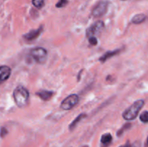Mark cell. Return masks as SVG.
Here are the masks:
<instances>
[{"label":"cell","mask_w":148,"mask_h":147,"mask_svg":"<svg viewBox=\"0 0 148 147\" xmlns=\"http://www.w3.org/2000/svg\"><path fill=\"white\" fill-rule=\"evenodd\" d=\"M13 97L17 107L20 108L27 106L29 100V92L25 87L18 86L13 92Z\"/></svg>","instance_id":"1"},{"label":"cell","mask_w":148,"mask_h":147,"mask_svg":"<svg viewBox=\"0 0 148 147\" xmlns=\"http://www.w3.org/2000/svg\"><path fill=\"white\" fill-rule=\"evenodd\" d=\"M145 102L143 99H139L134 102L130 108L123 112V118L127 120H134L138 115L142 108L144 106Z\"/></svg>","instance_id":"2"},{"label":"cell","mask_w":148,"mask_h":147,"mask_svg":"<svg viewBox=\"0 0 148 147\" xmlns=\"http://www.w3.org/2000/svg\"><path fill=\"white\" fill-rule=\"evenodd\" d=\"M30 56L38 63H43L47 59L48 53L47 50L43 48L37 47L32 49L30 51Z\"/></svg>","instance_id":"3"},{"label":"cell","mask_w":148,"mask_h":147,"mask_svg":"<svg viewBox=\"0 0 148 147\" xmlns=\"http://www.w3.org/2000/svg\"><path fill=\"white\" fill-rule=\"evenodd\" d=\"M104 22L101 20L95 22V23L90 26L86 30V35L88 38L92 37H96L103 30Z\"/></svg>","instance_id":"4"},{"label":"cell","mask_w":148,"mask_h":147,"mask_svg":"<svg viewBox=\"0 0 148 147\" xmlns=\"http://www.w3.org/2000/svg\"><path fill=\"white\" fill-rule=\"evenodd\" d=\"M79 96L77 95H70L65 98L61 103V108L64 110H69L72 109L79 102Z\"/></svg>","instance_id":"5"},{"label":"cell","mask_w":148,"mask_h":147,"mask_svg":"<svg viewBox=\"0 0 148 147\" xmlns=\"http://www.w3.org/2000/svg\"><path fill=\"white\" fill-rule=\"evenodd\" d=\"M108 7V1H101L92 9V14L95 17H100L106 13Z\"/></svg>","instance_id":"6"},{"label":"cell","mask_w":148,"mask_h":147,"mask_svg":"<svg viewBox=\"0 0 148 147\" xmlns=\"http://www.w3.org/2000/svg\"><path fill=\"white\" fill-rule=\"evenodd\" d=\"M43 26H40L38 29L36 30H32L30 32L27 33L26 34H25L23 35V37L25 38V40H27V41H32V40H36V38L39 37L41 33L43 32Z\"/></svg>","instance_id":"7"},{"label":"cell","mask_w":148,"mask_h":147,"mask_svg":"<svg viewBox=\"0 0 148 147\" xmlns=\"http://www.w3.org/2000/svg\"><path fill=\"white\" fill-rule=\"evenodd\" d=\"M11 75V69L7 66H0V84L9 79Z\"/></svg>","instance_id":"8"},{"label":"cell","mask_w":148,"mask_h":147,"mask_svg":"<svg viewBox=\"0 0 148 147\" xmlns=\"http://www.w3.org/2000/svg\"><path fill=\"white\" fill-rule=\"evenodd\" d=\"M121 51V48L116 49V50H108V51L106 52V53H104V54L103 55L101 58H100L99 61L101 62H102V63H104V62L106 61L108 59H111V58H112V57H114V56L118 55Z\"/></svg>","instance_id":"9"},{"label":"cell","mask_w":148,"mask_h":147,"mask_svg":"<svg viewBox=\"0 0 148 147\" xmlns=\"http://www.w3.org/2000/svg\"><path fill=\"white\" fill-rule=\"evenodd\" d=\"M36 95L43 101H48L52 97L53 95V92L52 91L49 90H40L36 92Z\"/></svg>","instance_id":"10"},{"label":"cell","mask_w":148,"mask_h":147,"mask_svg":"<svg viewBox=\"0 0 148 147\" xmlns=\"http://www.w3.org/2000/svg\"><path fill=\"white\" fill-rule=\"evenodd\" d=\"M111 141H112V135L109 133H106L101 136V144L103 147H107L108 146H109Z\"/></svg>","instance_id":"11"},{"label":"cell","mask_w":148,"mask_h":147,"mask_svg":"<svg viewBox=\"0 0 148 147\" xmlns=\"http://www.w3.org/2000/svg\"><path fill=\"white\" fill-rule=\"evenodd\" d=\"M86 117H87V115L85 113L79 114V115H78V116L77 117V118H75V119L72 122H71L70 125H69V129L70 130V131H73V130L76 128V126L77 125V124L79 123V122H80L82 119H84L85 118H86Z\"/></svg>","instance_id":"12"},{"label":"cell","mask_w":148,"mask_h":147,"mask_svg":"<svg viewBox=\"0 0 148 147\" xmlns=\"http://www.w3.org/2000/svg\"><path fill=\"white\" fill-rule=\"evenodd\" d=\"M145 20H146L145 14H136L135 16L133 17V18L132 19V22L136 24H141V23H143Z\"/></svg>","instance_id":"13"},{"label":"cell","mask_w":148,"mask_h":147,"mask_svg":"<svg viewBox=\"0 0 148 147\" xmlns=\"http://www.w3.org/2000/svg\"><path fill=\"white\" fill-rule=\"evenodd\" d=\"M131 126H132V125L130 123L124 124V125H123L122 128H121V129H119L118 131V132H117V135H118V136H120V135H121L123 133H124V132H125L126 131H127V130L130 129V128H131Z\"/></svg>","instance_id":"14"},{"label":"cell","mask_w":148,"mask_h":147,"mask_svg":"<svg viewBox=\"0 0 148 147\" xmlns=\"http://www.w3.org/2000/svg\"><path fill=\"white\" fill-rule=\"evenodd\" d=\"M32 2L37 9H41L44 6V0H32Z\"/></svg>","instance_id":"15"},{"label":"cell","mask_w":148,"mask_h":147,"mask_svg":"<svg viewBox=\"0 0 148 147\" xmlns=\"http://www.w3.org/2000/svg\"><path fill=\"white\" fill-rule=\"evenodd\" d=\"M140 119L142 122L147 123L148 122V111H144L142 112V114L140 116Z\"/></svg>","instance_id":"16"},{"label":"cell","mask_w":148,"mask_h":147,"mask_svg":"<svg viewBox=\"0 0 148 147\" xmlns=\"http://www.w3.org/2000/svg\"><path fill=\"white\" fill-rule=\"evenodd\" d=\"M68 2H69L68 0H59V1L56 3V7L57 8H62V7L66 6L68 4Z\"/></svg>","instance_id":"17"},{"label":"cell","mask_w":148,"mask_h":147,"mask_svg":"<svg viewBox=\"0 0 148 147\" xmlns=\"http://www.w3.org/2000/svg\"><path fill=\"white\" fill-rule=\"evenodd\" d=\"M7 133H8V131H7V128L5 127H1V130H0V136L1 138H4L7 135Z\"/></svg>","instance_id":"18"},{"label":"cell","mask_w":148,"mask_h":147,"mask_svg":"<svg viewBox=\"0 0 148 147\" xmlns=\"http://www.w3.org/2000/svg\"><path fill=\"white\" fill-rule=\"evenodd\" d=\"M89 43L92 46H95L98 43V40L96 37H92L89 38Z\"/></svg>","instance_id":"19"},{"label":"cell","mask_w":148,"mask_h":147,"mask_svg":"<svg viewBox=\"0 0 148 147\" xmlns=\"http://www.w3.org/2000/svg\"><path fill=\"white\" fill-rule=\"evenodd\" d=\"M131 147H142L141 142L139 141H134L132 144H131Z\"/></svg>","instance_id":"20"},{"label":"cell","mask_w":148,"mask_h":147,"mask_svg":"<svg viewBox=\"0 0 148 147\" xmlns=\"http://www.w3.org/2000/svg\"><path fill=\"white\" fill-rule=\"evenodd\" d=\"M119 147H131V144H130V142H129V141H127L125 144H124V145H122V146H120Z\"/></svg>","instance_id":"21"},{"label":"cell","mask_w":148,"mask_h":147,"mask_svg":"<svg viewBox=\"0 0 148 147\" xmlns=\"http://www.w3.org/2000/svg\"><path fill=\"white\" fill-rule=\"evenodd\" d=\"M82 147H88V146H82Z\"/></svg>","instance_id":"22"},{"label":"cell","mask_w":148,"mask_h":147,"mask_svg":"<svg viewBox=\"0 0 148 147\" xmlns=\"http://www.w3.org/2000/svg\"><path fill=\"white\" fill-rule=\"evenodd\" d=\"M147 144H148V137H147Z\"/></svg>","instance_id":"23"}]
</instances>
